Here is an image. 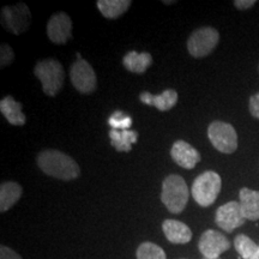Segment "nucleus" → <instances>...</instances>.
Returning a JSON list of instances; mask_svg holds the SVG:
<instances>
[{"instance_id": "6ab92c4d", "label": "nucleus", "mask_w": 259, "mask_h": 259, "mask_svg": "<svg viewBox=\"0 0 259 259\" xmlns=\"http://www.w3.org/2000/svg\"><path fill=\"white\" fill-rule=\"evenodd\" d=\"M109 138L111 144L115 148L116 151H131L132 144L137 142L138 134L132 130H111L109 131Z\"/></svg>"}, {"instance_id": "39448f33", "label": "nucleus", "mask_w": 259, "mask_h": 259, "mask_svg": "<svg viewBox=\"0 0 259 259\" xmlns=\"http://www.w3.org/2000/svg\"><path fill=\"white\" fill-rule=\"evenodd\" d=\"M208 137L212 147L223 154H232L238 149V135L231 124L213 121L208 127Z\"/></svg>"}, {"instance_id": "b1692460", "label": "nucleus", "mask_w": 259, "mask_h": 259, "mask_svg": "<svg viewBox=\"0 0 259 259\" xmlns=\"http://www.w3.org/2000/svg\"><path fill=\"white\" fill-rule=\"evenodd\" d=\"M15 59V53L12 51V48L9 46L8 44H3L0 46V67L4 69V67L9 66Z\"/></svg>"}, {"instance_id": "0eeeda50", "label": "nucleus", "mask_w": 259, "mask_h": 259, "mask_svg": "<svg viewBox=\"0 0 259 259\" xmlns=\"http://www.w3.org/2000/svg\"><path fill=\"white\" fill-rule=\"evenodd\" d=\"M70 78L80 94H93L97 87L96 73L88 61L77 59L70 67Z\"/></svg>"}, {"instance_id": "f3484780", "label": "nucleus", "mask_w": 259, "mask_h": 259, "mask_svg": "<svg viewBox=\"0 0 259 259\" xmlns=\"http://www.w3.org/2000/svg\"><path fill=\"white\" fill-rule=\"evenodd\" d=\"M0 112L11 125L22 126L27 121L24 113L22 112V105L11 96H5L0 101Z\"/></svg>"}, {"instance_id": "4be33fe9", "label": "nucleus", "mask_w": 259, "mask_h": 259, "mask_svg": "<svg viewBox=\"0 0 259 259\" xmlns=\"http://www.w3.org/2000/svg\"><path fill=\"white\" fill-rule=\"evenodd\" d=\"M137 259H167L160 246L153 242H143L137 248Z\"/></svg>"}, {"instance_id": "cd10ccee", "label": "nucleus", "mask_w": 259, "mask_h": 259, "mask_svg": "<svg viewBox=\"0 0 259 259\" xmlns=\"http://www.w3.org/2000/svg\"><path fill=\"white\" fill-rule=\"evenodd\" d=\"M164 4H176V2H163Z\"/></svg>"}, {"instance_id": "bb28decb", "label": "nucleus", "mask_w": 259, "mask_h": 259, "mask_svg": "<svg viewBox=\"0 0 259 259\" xmlns=\"http://www.w3.org/2000/svg\"><path fill=\"white\" fill-rule=\"evenodd\" d=\"M255 0H235L234 6L239 10H247L251 9L255 4Z\"/></svg>"}, {"instance_id": "f257e3e1", "label": "nucleus", "mask_w": 259, "mask_h": 259, "mask_svg": "<svg viewBox=\"0 0 259 259\" xmlns=\"http://www.w3.org/2000/svg\"><path fill=\"white\" fill-rule=\"evenodd\" d=\"M37 166L45 174L56 179L71 181L80 174L79 166L69 155L59 150H44L36 157Z\"/></svg>"}, {"instance_id": "393cba45", "label": "nucleus", "mask_w": 259, "mask_h": 259, "mask_svg": "<svg viewBox=\"0 0 259 259\" xmlns=\"http://www.w3.org/2000/svg\"><path fill=\"white\" fill-rule=\"evenodd\" d=\"M248 108L252 116L255 119H259V93L251 96L250 102H248Z\"/></svg>"}, {"instance_id": "6e6552de", "label": "nucleus", "mask_w": 259, "mask_h": 259, "mask_svg": "<svg viewBox=\"0 0 259 259\" xmlns=\"http://www.w3.org/2000/svg\"><path fill=\"white\" fill-rule=\"evenodd\" d=\"M2 22L5 29L19 35L27 31L31 23V15L25 4L5 6L2 10Z\"/></svg>"}, {"instance_id": "a211bd4d", "label": "nucleus", "mask_w": 259, "mask_h": 259, "mask_svg": "<svg viewBox=\"0 0 259 259\" xmlns=\"http://www.w3.org/2000/svg\"><path fill=\"white\" fill-rule=\"evenodd\" d=\"M23 193V189L15 181H6L0 186V211L5 212L11 209Z\"/></svg>"}, {"instance_id": "1a4fd4ad", "label": "nucleus", "mask_w": 259, "mask_h": 259, "mask_svg": "<svg viewBox=\"0 0 259 259\" xmlns=\"http://www.w3.org/2000/svg\"><path fill=\"white\" fill-rule=\"evenodd\" d=\"M198 247L204 258L218 259L223 252L229 250L231 242L222 233L208 229L200 236Z\"/></svg>"}, {"instance_id": "dca6fc26", "label": "nucleus", "mask_w": 259, "mask_h": 259, "mask_svg": "<svg viewBox=\"0 0 259 259\" xmlns=\"http://www.w3.org/2000/svg\"><path fill=\"white\" fill-rule=\"evenodd\" d=\"M151 64H153V57L148 52L138 53L136 51H131L122 58V65L125 69L134 73H144L151 66Z\"/></svg>"}, {"instance_id": "9d476101", "label": "nucleus", "mask_w": 259, "mask_h": 259, "mask_svg": "<svg viewBox=\"0 0 259 259\" xmlns=\"http://www.w3.org/2000/svg\"><path fill=\"white\" fill-rule=\"evenodd\" d=\"M246 219L242 213L239 202H229L220 206L216 211L215 222L220 228L227 233H232L245 223Z\"/></svg>"}, {"instance_id": "aec40b11", "label": "nucleus", "mask_w": 259, "mask_h": 259, "mask_svg": "<svg viewBox=\"0 0 259 259\" xmlns=\"http://www.w3.org/2000/svg\"><path fill=\"white\" fill-rule=\"evenodd\" d=\"M96 4L103 17L115 19L127 11L131 2L130 0H99Z\"/></svg>"}, {"instance_id": "20e7f679", "label": "nucleus", "mask_w": 259, "mask_h": 259, "mask_svg": "<svg viewBox=\"0 0 259 259\" xmlns=\"http://www.w3.org/2000/svg\"><path fill=\"white\" fill-rule=\"evenodd\" d=\"M222 187L221 177L216 171L206 170L196 178L192 185V197L203 208L215 202Z\"/></svg>"}, {"instance_id": "4468645a", "label": "nucleus", "mask_w": 259, "mask_h": 259, "mask_svg": "<svg viewBox=\"0 0 259 259\" xmlns=\"http://www.w3.org/2000/svg\"><path fill=\"white\" fill-rule=\"evenodd\" d=\"M178 93L173 89H167L160 95H153L149 92H143L139 96L141 101L145 105L156 107L158 111L166 112L173 108L178 102Z\"/></svg>"}, {"instance_id": "2eb2a0df", "label": "nucleus", "mask_w": 259, "mask_h": 259, "mask_svg": "<svg viewBox=\"0 0 259 259\" xmlns=\"http://www.w3.org/2000/svg\"><path fill=\"white\" fill-rule=\"evenodd\" d=\"M242 213L246 220L257 221L259 219V191H253L244 187L239 192Z\"/></svg>"}, {"instance_id": "412c9836", "label": "nucleus", "mask_w": 259, "mask_h": 259, "mask_svg": "<svg viewBox=\"0 0 259 259\" xmlns=\"http://www.w3.org/2000/svg\"><path fill=\"white\" fill-rule=\"evenodd\" d=\"M235 250L244 259H259V245L248 238L247 235L239 234L234 240Z\"/></svg>"}, {"instance_id": "5701e85b", "label": "nucleus", "mask_w": 259, "mask_h": 259, "mask_svg": "<svg viewBox=\"0 0 259 259\" xmlns=\"http://www.w3.org/2000/svg\"><path fill=\"white\" fill-rule=\"evenodd\" d=\"M108 124L113 130H128L132 125L131 116L125 115L120 111H116L109 116Z\"/></svg>"}, {"instance_id": "f03ea898", "label": "nucleus", "mask_w": 259, "mask_h": 259, "mask_svg": "<svg viewBox=\"0 0 259 259\" xmlns=\"http://www.w3.org/2000/svg\"><path fill=\"white\" fill-rule=\"evenodd\" d=\"M161 200L171 213H180L189 202V189L184 178L168 176L162 183Z\"/></svg>"}, {"instance_id": "7ed1b4c3", "label": "nucleus", "mask_w": 259, "mask_h": 259, "mask_svg": "<svg viewBox=\"0 0 259 259\" xmlns=\"http://www.w3.org/2000/svg\"><path fill=\"white\" fill-rule=\"evenodd\" d=\"M34 74L40 79L42 90L48 96H56L63 88L65 71L63 65L56 59H45L36 64Z\"/></svg>"}, {"instance_id": "423d86ee", "label": "nucleus", "mask_w": 259, "mask_h": 259, "mask_svg": "<svg viewBox=\"0 0 259 259\" xmlns=\"http://www.w3.org/2000/svg\"><path fill=\"white\" fill-rule=\"evenodd\" d=\"M219 40L220 34L215 28H199L194 30L187 40V50L193 58H204L215 50Z\"/></svg>"}, {"instance_id": "ddd939ff", "label": "nucleus", "mask_w": 259, "mask_h": 259, "mask_svg": "<svg viewBox=\"0 0 259 259\" xmlns=\"http://www.w3.org/2000/svg\"><path fill=\"white\" fill-rule=\"evenodd\" d=\"M162 229L171 244H187L192 239V232L189 227L177 220H166L162 225Z\"/></svg>"}, {"instance_id": "f8f14e48", "label": "nucleus", "mask_w": 259, "mask_h": 259, "mask_svg": "<svg viewBox=\"0 0 259 259\" xmlns=\"http://www.w3.org/2000/svg\"><path fill=\"white\" fill-rule=\"evenodd\" d=\"M170 156L180 167L192 169L200 161V154L185 141H177L170 149Z\"/></svg>"}, {"instance_id": "9b49d317", "label": "nucleus", "mask_w": 259, "mask_h": 259, "mask_svg": "<svg viewBox=\"0 0 259 259\" xmlns=\"http://www.w3.org/2000/svg\"><path fill=\"white\" fill-rule=\"evenodd\" d=\"M72 22L65 12L53 15L47 23L48 38L57 45H64L71 38Z\"/></svg>"}, {"instance_id": "c85d7f7f", "label": "nucleus", "mask_w": 259, "mask_h": 259, "mask_svg": "<svg viewBox=\"0 0 259 259\" xmlns=\"http://www.w3.org/2000/svg\"><path fill=\"white\" fill-rule=\"evenodd\" d=\"M203 259H206V258H203ZM218 259H221V258H218Z\"/></svg>"}, {"instance_id": "a878e982", "label": "nucleus", "mask_w": 259, "mask_h": 259, "mask_svg": "<svg viewBox=\"0 0 259 259\" xmlns=\"http://www.w3.org/2000/svg\"><path fill=\"white\" fill-rule=\"evenodd\" d=\"M0 259H22L17 252L8 247V246H2L0 247Z\"/></svg>"}]
</instances>
